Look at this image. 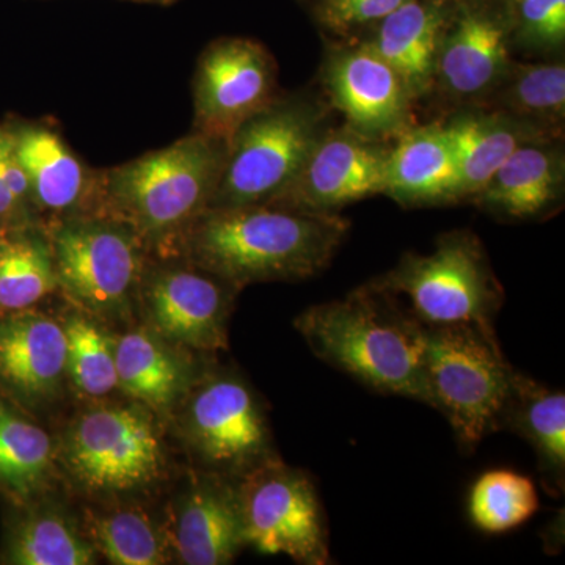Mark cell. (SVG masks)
Here are the masks:
<instances>
[{
  "mask_svg": "<svg viewBox=\"0 0 565 565\" xmlns=\"http://www.w3.org/2000/svg\"><path fill=\"white\" fill-rule=\"evenodd\" d=\"M54 445L46 430L6 408L0 415V487L28 501L46 484Z\"/></svg>",
  "mask_w": 565,
  "mask_h": 565,
  "instance_id": "f1b7e54d",
  "label": "cell"
},
{
  "mask_svg": "<svg viewBox=\"0 0 565 565\" xmlns=\"http://www.w3.org/2000/svg\"><path fill=\"white\" fill-rule=\"evenodd\" d=\"M537 489L514 470H490L479 476L468 498L473 525L487 534H503L526 523L537 512Z\"/></svg>",
  "mask_w": 565,
  "mask_h": 565,
  "instance_id": "4dcf8cb0",
  "label": "cell"
},
{
  "mask_svg": "<svg viewBox=\"0 0 565 565\" xmlns=\"http://www.w3.org/2000/svg\"><path fill=\"white\" fill-rule=\"evenodd\" d=\"M351 223L338 212L273 206L207 210L182 236L177 255L243 291L253 282L299 281L329 267Z\"/></svg>",
  "mask_w": 565,
  "mask_h": 565,
  "instance_id": "6da1fadb",
  "label": "cell"
},
{
  "mask_svg": "<svg viewBox=\"0 0 565 565\" xmlns=\"http://www.w3.org/2000/svg\"><path fill=\"white\" fill-rule=\"evenodd\" d=\"M118 388L156 415L172 411L192 386V367L150 327L114 340Z\"/></svg>",
  "mask_w": 565,
  "mask_h": 565,
  "instance_id": "cb8c5ba5",
  "label": "cell"
},
{
  "mask_svg": "<svg viewBox=\"0 0 565 565\" xmlns=\"http://www.w3.org/2000/svg\"><path fill=\"white\" fill-rule=\"evenodd\" d=\"M6 405H3L2 401H0V415L3 414V411H6Z\"/></svg>",
  "mask_w": 565,
  "mask_h": 565,
  "instance_id": "d590c367",
  "label": "cell"
},
{
  "mask_svg": "<svg viewBox=\"0 0 565 565\" xmlns=\"http://www.w3.org/2000/svg\"><path fill=\"white\" fill-rule=\"evenodd\" d=\"M405 0H322V20L334 31H349L384 20Z\"/></svg>",
  "mask_w": 565,
  "mask_h": 565,
  "instance_id": "836d02e7",
  "label": "cell"
},
{
  "mask_svg": "<svg viewBox=\"0 0 565 565\" xmlns=\"http://www.w3.org/2000/svg\"><path fill=\"white\" fill-rule=\"evenodd\" d=\"M55 291L54 259L43 228L6 232L0 243V316L31 310Z\"/></svg>",
  "mask_w": 565,
  "mask_h": 565,
  "instance_id": "4316f807",
  "label": "cell"
},
{
  "mask_svg": "<svg viewBox=\"0 0 565 565\" xmlns=\"http://www.w3.org/2000/svg\"><path fill=\"white\" fill-rule=\"evenodd\" d=\"M404 206L460 202L459 169L441 122L408 128L388 150L385 193Z\"/></svg>",
  "mask_w": 565,
  "mask_h": 565,
  "instance_id": "ffe728a7",
  "label": "cell"
},
{
  "mask_svg": "<svg viewBox=\"0 0 565 565\" xmlns=\"http://www.w3.org/2000/svg\"><path fill=\"white\" fill-rule=\"evenodd\" d=\"M557 141L520 147L471 202L508 221L548 217L564 195L565 159Z\"/></svg>",
  "mask_w": 565,
  "mask_h": 565,
  "instance_id": "d6986e66",
  "label": "cell"
},
{
  "mask_svg": "<svg viewBox=\"0 0 565 565\" xmlns=\"http://www.w3.org/2000/svg\"><path fill=\"white\" fill-rule=\"evenodd\" d=\"M459 169L460 202L473 200L520 147L559 140L497 109L459 111L441 122Z\"/></svg>",
  "mask_w": 565,
  "mask_h": 565,
  "instance_id": "44dd1931",
  "label": "cell"
},
{
  "mask_svg": "<svg viewBox=\"0 0 565 565\" xmlns=\"http://www.w3.org/2000/svg\"><path fill=\"white\" fill-rule=\"evenodd\" d=\"M66 377L63 323L41 311L0 316V385L21 403H52Z\"/></svg>",
  "mask_w": 565,
  "mask_h": 565,
  "instance_id": "ac0fdd59",
  "label": "cell"
},
{
  "mask_svg": "<svg viewBox=\"0 0 565 565\" xmlns=\"http://www.w3.org/2000/svg\"><path fill=\"white\" fill-rule=\"evenodd\" d=\"M294 326L322 362L367 388L429 405L424 375L426 326L374 281L315 305Z\"/></svg>",
  "mask_w": 565,
  "mask_h": 565,
  "instance_id": "7a4b0ae2",
  "label": "cell"
},
{
  "mask_svg": "<svg viewBox=\"0 0 565 565\" xmlns=\"http://www.w3.org/2000/svg\"><path fill=\"white\" fill-rule=\"evenodd\" d=\"M9 128L40 226L96 214L99 169L82 161L52 125L22 122Z\"/></svg>",
  "mask_w": 565,
  "mask_h": 565,
  "instance_id": "2e32d148",
  "label": "cell"
},
{
  "mask_svg": "<svg viewBox=\"0 0 565 565\" xmlns=\"http://www.w3.org/2000/svg\"><path fill=\"white\" fill-rule=\"evenodd\" d=\"M512 36L500 2H452L435 61L434 84L460 102H486L511 68Z\"/></svg>",
  "mask_w": 565,
  "mask_h": 565,
  "instance_id": "4fadbf2b",
  "label": "cell"
},
{
  "mask_svg": "<svg viewBox=\"0 0 565 565\" xmlns=\"http://www.w3.org/2000/svg\"><path fill=\"white\" fill-rule=\"evenodd\" d=\"M239 289L182 256H150L139 294L150 329L170 344L202 353L228 349Z\"/></svg>",
  "mask_w": 565,
  "mask_h": 565,
  "instance_id": "8fae6325",
  "label": "cell"
},
{
  "mask_svg": "<svg viewBox=\"0 0 565 565\" xmlns=\"http://www.w3.org/2000/svg\"><path fill=\"white\" fill-rule=\"evenodd\" d=\"M330 104L343 114L349 129L381 141L412 128V96L403 79L370 43L330 55L326 68Z\"/></svg>",
  "mask_w": 565,
  "mask_h": 565,
  "instance_id": "9a60e30c",
  "label": "cell"
},
{
  "mask_svg": "<svg viewBox=\"0 0 565 565\" xmlns=\"http://www.w3.org/2000/svg\"><path fill=\"white\" fill-rule=\"evenodd\" d=\"M327 111L308 96H280L244 121L226 143L210 210L270 204L326 136Z\"/></svg>",
  "mask_w": 565,
  "mask_h": 565,
  "instance_id": "5b68a950",
  "label": "cell"
},
{
  "mask_svg": "<svg viewBox=\"0 0 565 565\" xmlns=\"http://www.w3.org/2000/svg\"><path fill=\"white\" fill-rule=\"evenodd\" d=\"M3 234H6V232H3V230H0V243H2Z\"/></svg>",
  "mask_w": 565,
  "mask_h": 565,
  "instance_id": "8d00e7d4",
  "label": "cell"
},
{
  "mask_svg": "<svg viewBox=\"0 0 565 565\" xmlns=\"http://www.w3.org/2000/svg\"><path fill=\"white\" fill-rule=\"evenodd\" d=\"M140 2L162 3V6H169V3L177 2V0H140Z\"/></svg>",
  "mask_w": 565,
  "mask_h": 565,
  "instance_id": "e575fe53",
  "label": "cell"
},
{
  "mask_svg": "<svg viewBox=\"0 0 565 565\" xmlns=\"http://www.w3.org/2000/svg\"><path fill=\"white\" fill-rule=\"evenodd\" d=\"M512 44L531 52H559L565 44V0H498Z\"/></svg>",
  "mask_w": 565,
  "mask_h": 565,
  "instance_id": "1f68e13d",
  "label": "cell"
},
{
  "mask_svg": "<svg viewBox=\"0 0 565 565\" xmlns=\"http://www.w3.org/2000/svg\"><path fill=\"white\" fill-rule=\"evenodd\" d=\"M41 228L50 243L58 291L77 310L102 319L128 310L151 256L131 228L95 214Z\"/></svg>",
  "mask_w": 565,
  "mask_h": 565,
  "instance_id": "52a82bcc",
  "label": "cell"
},
{
  "mask_svg": "<svg viewBox=\"0 0 565 565\" xmlns=\"http://www.w3.org/2000/svg\"><path fill=\"white\" fill-rule=\"evenodd\" d=\"M504 111L559 139L565 120L564 62L512 63L504 79L486 99Z\"/></svg>",
  "mask_w": 565,
  "mask_h": 565,
  "instance_id": "484cf974",
  "label": "cell"
},
{
  "mask_svg": "<svg viewBox=\"0 0 565 565\" xmlns=\"http://www.w3.org/2000/svg\"><path fill=\"white\" fill-rule=\"evenodd\" d=\"M515 371L497 332L468 323L426 327L424 375L430 407L445 415L468 451L500 430Z\"/></svg>",
  "mask_w": 565,
  "mask_h": 565,
  "instance_id": "277c9868",
  "label": "cell"
},
{
  "mask_svg": "<svg viewBox=\"0 0 565 565\" xmlns=\"http://www.w3.org/2000/svg\"><path fill=\"white\" fill-rule=\"evenodd\" d=\"M85 534L96 553L110 564L161 565L169 563V537L140 509H117L85 516Z\"/></svg>",
  "mask_w": 565,
  "mask_h": 565,
  "instance_id": "83f0119b",
  "label": "cell"
},
{
  "mask_svg": "<svg viewBox=\"0 0 565 565\" xmlns=\"http://www.w3.org/2000/svg\"><path fill=\"white\" fill-rule=\"evenodd\" d=\"M73 481L88 493H132L166 471L154 412L132 404H103L77 416L58 451Z\"/></svg>",
  "mask_w": 565,
  "mask_h": 565,
  "instance_id": "ba28073f",
  "label": "cell"
},
{
  "mask_svg": "<svg viewBox=\"0 0 565 565\" xmlns=\"http://www.w3.org/2000/svg\"><path fill=\"white\" fill-rule=\"evenodd\" d=\"M66 377L87 397L109 396L118 388L114 340L93 316L76 310L65 316Z\"/></svg>",
  "mask_w": 565,
  "mask_h": 565,
  "instance_id": "f546056e",
  "label": "cell"
},
{
  "mask_svg": "<svg viewBox=\"0 0 565 565\" xmlns=\"http://www.w3.org/2000/svg\"><path fill=\"white\" fill-rule=\"evenodd\" d=\"M98 553L85 531L54 508H36L11 523L0 563L11 565H90Z\"/></svg>",
  "mask_w": 565,
  "mask_h": 565,
  "instance_id": "d4e9b609",
  "label": "cell"
},
{
  "mask_svg": "<svg viewBox=\"0 0 565 565\" xmlns=\"http://www.w3.org/2000/svg\"><path fill=\"white\" fill-rule=\"evenodd\" d=\"M277 96V63L259 41H212L193 76L192 131L228 143L244 121Z\"/></svg>",
  "mask_w": 565,
  "mask_h": 565,
  "instance_id": "7c38bea8",
  "label": "cell"
},
{
  "mask_svg": "<svg viewBox=\"0 0 565 565\" xmlns=\"http://www.w3.org/2000/svg\"><path fill=\"white\" fill-rule=\"evenodd\" d=\"M375 285L407 297L412 315L426 327L478 326L494 330L504 291L481 241L470 232L445 234L426 255L408 253Z\"/></svg>",
  "mask_w": 565,
  "mask_h": 565,
  "instance_id": "8992f818",
  "label": "cell"
},
{
  "mask_svg": "<svg viewBox=\"0 0 565 565\" xmlns=\"http://www.w3.org/2000/svg\"><path fill=\"white\" fill-rule=\"evenodd\" d=\"M226 141L192 131L161 150L99 169L98 210L140 237L151 256H174L185 232L210 210Z\"/></svg>",
  "mask_w": 565,
  "mask_h": 565,
  "instance_id": "3957f363",
  "label": "cell"
},
{
  "mask_svg": "<svg viewBox=\"0 0 565 565\" xmlns=\"http://www.w3.org/2000/svg\"><path fill=\"white\" fill-rule=\"evenodd\" d=\"M452 0H405L377 22L374 51L403 79L412 99L434 85L435 61Z\"/></svg>",
  "mask_w": 565,
  "mask_h": 565,
  "instance_id": "7402d4cb",
  "label": "cell"
},
{
  "mask_svg": "<svg viewBox=\"0 0 565 565\" xmlns=\"http://www.w3.org/2000/svg\"><path fill=\"white\" fill-rule=\"evenodd\" d=\"M245 546L305 565L332 563L321 498L310 475L267 460L237 481Z\"/></svg>",
  "mask_w": 565,
  "mask_h": 565,
  "instance_id": "30bf717a",
  "label": "cell"
},
{
  "mask_svg": "<svg viewBox=\"0 0 565 565\" xmlns=\"http://www.w3.org/2000/svg\"><path fill=\"white\" fill-rule=\"evenodd\" d=\"M500 430L525 438L537 456L542 486L553 497L565 487V394L515 371Z\"/></svg>",
  "mask_w": 565,
  "mask_h": 565,
  "instance_id": "603a6c76",
  "label": "cell"
},
{
  "mask_svg": "<svg viewBox=\"0 0 565 565\" xmlns=\"http://www.w3.org/2000/svg\"><path fill=\"white\" fill-rule=\"evenodd\" d=\"M169 541L181 564L233 563L245 546L236 479L206 470L192 478Z\"/></svg>",
  "mask_w": 565,
  "mask_h": 565,
  "instance_id": "e0dca14e",
  "label": "cell"
},
{
  "mask_svg": "<svg viewBox=\"0 0 565 565\" xmlns=\"http://www.w3.org/2000/svg\"><path fill=\"white\" fill-rule=\"evenodd\" d=\"M388 148L360 134L327 131L302 170L273 206L334 214L341 207L385 193Z\"/></svg>",
  "mask_w": 565,
  "mask_h": 565,
  "instance_id": "5bb4252c",
  "label": "cell"
},
{
  "mask_svg": "<svg viewBox=\"0 0 565 565\" xmlns=\"http://www.w3.org/2000/svg\"><path fill=\"white\" fill-rule=\"evenodd\" d=\"M40 225L33 211L31 185L22 169L9 126H0V230Z\"/></svg>",
  "mask_w": 565,
  "mask_h": 565,
  "instance_id": "d6a6232c",
  "label": "cell"
},
{
  "mask_svg": "<svg viewBox=\"0 0 565 565\" xmlns=\"http://www.w3.org/2000/svg\"><path fill=\"white\" fill-rule=\"evenodd\" d=\"M182 408V434L204 470L239 481L277 457L266 412L241 375H203L185 394Z\"/></svg>",
  "mask_w": 565,
  "mask_h": 565,
  "instance_id": "9c48e42d",
  "label": "cell"
}]
</instances>
